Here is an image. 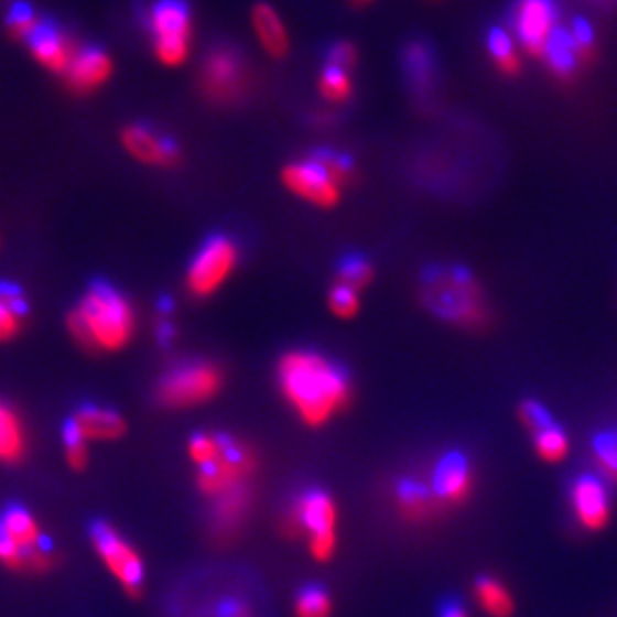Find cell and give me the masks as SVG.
I'll return each instance as SVG.
<instances>
[{"label":"cell","instance_id":"obj_1","mask_svg":"<svg viewBox=\"0 0 617 617\" xmlns=\"http://www.w3.org/2000/svg\"><path fill=\"white\" fill-rule=\"evenodd\" d=\"M277 383L289 408L307 427H325L349 405L351 379L342 365L311 349L285 353L277 365Z\"/></svg>","mask_w":617,"mask_h":617},{"label":"cell","instance_id":"obj_2","mask_svg":"<svg viewBox=\"0 0 617 617\" xmlns=\"http://www.w3.org/2000/svg\"><path fill=\"white\" fill-rule=\"evenodd\" d=\"M68 331L85 349L119 353L134 337L137 313L119 289L99 281L71 311Z\"/></svg>","mask_w":617,"mask_h":617},{"label":"cell","instance_id":"obj_3","mask_svg":"<svg viewBox=\"0 0 617 617\" xmlns=\"http://www.w3.org/2000/svg\"><path fill=\"white\" fill-rule=\"evenodd\" d=\"M421 299L440 320L475 329L489 320L484 286L463 264H435L421 279Z\"/></svg>","mask_w":617,"mask_h":617},{"label":"cell","instance_id":"obj_4","mask_svg":"<svg viewBox=\"0 0 617 617\" xmlns=\"http://www.w3.org/2000/svg\"><path fill=\"white\" fill-rule=\"evenodd\" d=\"M339 511L323 489H307L297 497L289 518L291 535H307L308 553L315 562L327 563L337 553Z\"/></svg>","mask_w":617,"mask_h":617},{"label":"cell","instance_id":"obj_5","mask_svg":"<svg viewBox=\"0 0 617 617\" xmlns=\"http://www.w3.org/2000/svg\"><path fill=\"white\" fill-rule=\"evenodd\" d=\"M225 377L213 361H187L169 369L154 396L166 409L201 408L219 396Z\"/></svg>","mask_w":617,"mask_h":617},{"label":"cell","instance_id":"obj_6","mask_svg":"<svg viewBox=\"0 0 617 617\" xmlns=\"http://www.w3.org/2000/svg\"><path fill=\"white\" fill-rule=\"evenodd\" d=\"M154 56L165 66L187 63L193 39V17L187 0H154L147 14Z\"/></svg>","mask_w":617,"mask_h":617},{"label":"cell","instance_id":"obj_7","mask_svg":"<svg viewBox=\"0 0 617 617\" xmlns=\"http://www.w3.org/2000/svg\"><path fill=\"white\" fill-rule=\"evenodd\" d=\"M239 245L229 235H210L188 263L185 285L193 297L207 299L231 279L239 264Z\"/></svg>","mask_w":617,"mask_h":617},{"label":"cell","instance_id":"obj_8","mask_svg":"<svg viewBox=\"0 0 617 617\" xmlns=\"http://www.w3.org/2000/svg\"><path fill=\"white\" fill-rule=\"evenodd\" d=\"M90 543L125 594L139 597L144 585V562L131 541L107 521H97L90 528Z\"/></svg>","mask_w":617,"mask_h":617},{"label":"cell","instance_id":"obj_9","mask_svg":"<svg viewBox=\"0 0 617 617\" xmlns=\"http://www.w3.org/2000/svg\"><path fill=\"white\" fill-rule=\"evenodd\" d=\"M255 469H257V455L241 441L227 437L219 459L207 469L198 472V489L203 496L219 499L235 489L247 487V481L255 474Z\"/></svg>","mask_w":617,"mask_h":617},{"label":"cell","instance_id":"obj_10","mask_svg":"<svg viewBox=\"0 0 617 617\" xmlns=\"http://www.w3.org/2000/svg\"><path fill=\"white\" fill-rule=\"evenodd\" d=\"M247 66L237 48L219 44L205 56L201 66V88L213 102L241 99L247 88Z\"/></svg>","mask_w":617,"mask_h":617},{"label":"cell","instance_id":"obj_11","mask_svg":"<svg viewBox=\"0 0 617 617\" xmlns=\"http://www.w3.org/2000/svg\"><path fill=\"white\" fill-rule=\"evenodd\" d=\"M281 178L295 197L317 209H333L342 201L343 187L313 156L286 165Z\"/></svg>","mask_w":617,"mask_h":617},{"label":"cell","instance_id":"obj_12","mask_svg":"<svg viewBox=\"0 0 617 617\" xmlns=\"http://www.w3.org/2000/svg\"><path fill=\"white\" fill-rule=\"evenodd\" d=\"M513 26L519 43L529 55L543 56L558 26V7L553 0H518Z\"/></svg>","mask_w":617,"mask_h":617},{"label":"cell","instance_id":"obj_13","mask_svg":"<svg viewBox=\"0 0 617 617\" xmlns=\"http://www.w3.org/2000/svg\"><path fill=\"white\" fill-rule=\"evenodd\" d=\"M570 501H572L575 519L587 531H599L609 523L611 497H609V489L602 477L594 474L575 477L570 487Z\"/></svg>","mask_w":617,"mask_h":617},{"label":"cell","instance_id":"obj_14","mask_svg":"<svg viewBox=\"0 0 617 617\" xmlns=\"http://www.w3.org/2000/svg\"><path fill=\"white\" fill-rule=\"evenodd\" d=\"M122 147L143 165L173 169L181 163V149L171 137H161L153 127L134 122L121 132Z\"/></svg>","mask_w":617,"mask_h":617},{"label":"cell","instance_id":"obj_15","mask_svg":"<svg viewBox=\"0 0 617 617\" xmlns=\"http://www.w3.org/2000/svg\"><path fill=\"white\" fill-rule=\"evenodd\" d=\"M431 489L441 506H459L467 501L474 489V469L469 457L459 452L445 453L435 465Z\"/></svg>","mask_w":617,"mask_h":617},{"label":"cell","instance_id":"obj_16","mask_svg":"<svg viewBox=\"0 0 617 617\" xmlns=\"http://www.w3.org/2000/svg\"><path fill=\"white\" fill-rule=\"evenodd\" d=\"M112 58L102 48L87 46L73 56L66 68V83L80 95L93 93L102 87L112 75Z\"/></svg>","mask_w":617,"mask_h":617},{"label":"cell","instance_id":"obj_17","mask_svg":"<svg viewBox=\"0 0 617 617\" xmlns=\"http://www.w3.org/2000/svg\"><path fill=\"white\" fill-rule=\"evenodd\" d=\"M29 46L34 58L46 71H53L58 75L66 73L73 56L77 55L68 36L61 29H56L53 22L41 21V24L34 29V33L29 36Z\"/></svg>","mask_w":617,"mask_h":617},{"label":"cell","instance_id":"obj_18","mask_svg":"<svg viewBox=\"0 0 617 617\" xmlns=\"http://www.w3.org/2000/svg\"><path fill=\"white\" fill-rule=\"evenodd\" d=\"M87 443L117 441L127 433V419L119 411L99 405H85L68 421Z\"/></svg>","mask_w":617,"mask_h":617},{"label":"cell","instance_id":"obj_19","mask_svg":"<svg viewBox=\"0 0 617 617\" xmlns=\"http://www.w3.org/2000/svg\"><path fill=\"white\" fill-rule=\"evenodd\" d=\"M251 17H253L255 34L264 51L275 58H283L289 53V34L279 12L271 4L259 2L255 4Z\"/></svg>","mask_w":617,"mask_h":617},{"label":"cell","instance_id":"obj_20","mask_svg":"<svg viewBox=\"0 0 617 617\" xmlns=\"http://www.w3.org/2000/svg\"><path fill=\"white\" fill-rule=\"evenodd\" d=\"M396 504L401 516L411 521L430 518L441 507L431 485H423L415 479H403L397 484Z\"/></svg>","mask_w":617,"mask_h":617},{"label":"cell","instance_id":"obj_21","mask_svg":"<svg viewBox=\"0 0 617 617\" xmlns=\"http://www.w3.org/2000/svg\"><path fill=\"white\" fill-rule=\"evenodd\" d=\"M26 430L19 413L0 401V463L21 462L26 453Z\"/></svg>","mask_w":617,"mask_h":617},{"label":"cell","instance_id":"obj_22","mask_svg":"<svg viewBox=\"0 0 617 617\" xmlns=\"http://www.w3.org/2000/svg\"><path fill=\"white\" fill-rule=\"evenodd\" d=\"M29 313L21 289L11 283H0V343L11 342L22 329Z\"/></svg>","mask_w":617,"mask_h":617},{"label":"cell","instance_id":"obj_23","mask_svg":"<svg viewBox=\"0 0 617 617\" xmlns=\"http://www.w3.org/2000/svg\"><path fill=\"white\" fill-rule=\"evenodd\" d=\"M475 602L489 617H511L516 611L513 595L504 582L491 575H484L475 582Z\"/></svg>","mask_w":617,"mask_h":617},{"label":"cell","instance_id":"obj_24","mask_svg":"<svg viewBox=\"0 0 617 617\" xmlns=\"http://www.w3.org/2000/svg\"><path fill=\"white\" fill-rule=\"evenodd\" d=\"M543 58L548 61V66L558 77L567 78L572 75L575 66L580 63V58H577V53H575L570 31L560 29L555 33V36L551 39V43L548 44L545 53H543Z\"/></svg>","mask_w":617,"mask_h":617},{"label":"cell","instance_id":"obj_25","mask_svg":"<svg viewBox=\"0 0 617 617\" xmlns=\"http://www.w3.org/2000/svg\"><path fill=\"white\" fill-rule=\"evenodd\" d=\"M215 501H217V506H215V523H217V528L223 533H229V531H232V529L241 523L251 499H249L247 487H241V489H235L231 494H225V496L215 499Z\"/></svg>","mask_w":617,"mask_h":617},{"label":"cell","instance_id":"obj_26","mask_svg":"<svg viewBox=\"0 0 617 617\" xmlns=\"http://www.w3.org/2000/svg\"><path fill=\"white\" fill-rule=\"evenodd\" d=\"M533 447L543 462L560 463L570 453V437L555 421L550 427L533 433Z\"/></svg>","mask_w":617,"mask_h":617},{"label":"cell","instance_id":"obj_27","mask_svg":"<svg viewBox=\"0 0 617 617\" xmlns=\"http://www.w3.org/2000/svg\"><path fill=\"white\" fill-rule=\"evenodd\" d=\"M225 441L227 435H219V433H205V431L195 433L187 443L188 459L197 465L198 472L207 469L219 459L220 453L225 450Z\"/></svg>","mask_w":617,"mask_h":617},{"label":"cell","instance_id":"obj_28","mask_svg":"<svg viewBox=\"0 0 617 617\" xmlns=\"http://www.w3.org/2000/svg\"><path fill=\"white\" fill-rule=\"evenodd\" d=\"M487 48H489V55L494 58L497 68H499L504 75H518L521 61H519L516 43H513V39L507 34V31H504V29H494V31L489 33V36H487Z\"/></svg>","mask_w":617,"mask_h":617},{"label":"cell","instance_id":"obj_29","mask_svg":"<svg viewBox=\"0 0 617 617\" xmlns=\"http://www.w3.org/2000/svg\"><path fill=\"white\" fill-rule=\"evenodd\" d=\"M374 264L364 259L361 255H349L345 257L339 269H337V285L349 286L353 291L361 293L365 286L371 285L374 281Z\"/></svg>","mask_w":617,"mask_h":617},{"label":"cell","instance_id":"obj_30","mask_svg":"<svg viewBox=\"0 0 617 617\" xmlns=\"http://www.w3.org/2000/svg\"><path fill=\"white\" fill-rule=\"evenodd\" d=\"M333 599L321 585H305L295 597V617H331Z\"/></svg>","mask_w":617,"mask_h":617},{"label":"cell","instance_id":"obj_31","mask_svg":"<svg viewBox=\"0 0 617 617\" xmlns=\"http://www.w3.org/2000/svg\"><path fill=\"white\" fill-rule=\"evenodd\" d=\"M321 95L329 102H345L353 95V83L349 71H343L339 66L325 65L320 78Z\"/></svg>","mask_w":617,"mask_h":617},{"label":"cell","instance_id":"obj_32","mask_svg":"<svg viewBox=\"0 0 617 617\" xmlns=\"http://www.w3.org/2000/svg\"><path fill=\"white\" fill-rule=\"evenodd\" d=\"M409 77L418 87H427L433 77V55L425 43H411L405 51Z\"/></svg>","mask_w":617,"mask_h":617},{"label":"cell","instance_id":"obj_33","mask_svg":"<svg viewBox=\"0 0 617 617\" xmlns=\"http://www.w3.org/2000/svg\"><path fill=\"white\" fill-rule=\"evenodd\" d=\"M592 447L599 469L617 481V427L595 433Z\"/></svg>","mask_w":617,"mask_h":617},{"label":"cell","instance_id":"obj_34","mask_svg":"<svg viewBox=\"0 0 617 617\" xmlns=\"http://www.w3.org/2000/svg\"><path fill=\"white\" fill-rule=\"evenodd\" d=\"M361 293L353 291L349 286L335 285L331 286L329 295H327V307L337 320H353L359 308H361Z\"/></svg>","mask_w":617,"mask_h":617},{"label":"cell","instance_id":"obj_35","mask_svg":"<svg viewBox=\"0 0 617 617\" xmlns=\"http://www.w3.org/2000/svg\"><path fill=\"white\" fill-rule=\"evenodd\" d=\"M311 156L337 181L339 187L351 185L353 178H355V166H353L349 156L335 153V151H317V153H313Z\"/></svg>","mask_w":617,"mask_h":617},{"label":"cell","instance_id":"obj_36","mask_svg":"<svg viewBox=\"0 0 617 617\" xmlns=\"http://www.w3.org/2000/svg\"><path fill=\"white\" fill-rule=\"evenodd\" d=\"M41 24V19L34 14L33 9L29 4H14L9 17H7V29L14 39H24L29 41V36L34 33V29Z\"/></svg>","mask_w":617,"mask_h":617},{"label":"cell","instance_id":"obj_37","mask_svg":"<svg viewBox=\"0 0 617 617\" xmlns=\"http://www.w3.org/2000/svg\"><path fill=\"white\" fill-rule=\"evenodd\" d=\"M63 443H65L66 463L73 469H85L88 465V445L87 441L78 435V431L66 421L65 431H63Z\"/></svg>","mask_w":617,"mask_h":617},{"label":"cell","instance_id":"obj_38","mask_svg":"<svg viewBox=\"0 0 617 617\" xmlns=\"http://www.w3.org/2000/svg\"><path fill=\"white\" fill-rule=\"evenodd\" d=\"M519 419L531 433H538V431L550 427L551 423H555V418L551 415L550 409L538 399H528L519 405Z\"/></svg>","mask_w":617,"mask_h":617},{"label":"cell","instance_id":"obj_39","mask_svg":"<svg viewBox=\"0 0 617 617\" xmlns=\"http://www.w3.org/2000/svg\"><path fill=\"white\" fill-rule=\"evenodd\" d=\"M0 563L14 572H29V558L24 551L19 550L11 538L4 533L0 526Z\"/></svg>","mask_w":617,"mask_h":617},{"label":"cell","instance_id":"obj_40","mask_svg":"<svg viewBox=\"0 0 617 617\" xmlns=\"http://www.w3.org/2000/svg\"><path fill=\"white\" fill-rule=\"evenodd\" d=\"M570 36H572L573 46L580 61H587L589 56L594 55V31L592 26L585 21L573 22L570 29Z\"/></svg>","mask_w":617,"mask_h":617},{"label":"cell","instance_id":"obj_41","mask_svg":"<svg viewBox=\"0 0 617 617\" xmlns=\"http://www.w3.org/2000/svg\"><path fill=\"white\" fill-rule=\"evenodd\" d=\"M357 63V51L351 43H337L331 46L329 56H327V65L339 66L343 71H351Z\"/></svg>","mask_w":617,"mask_h":617},{"label":"cell","instance_id":"obj_42","mask_svg":"<svg viewBox=\"0 0 617 617\" xmlns=\"http://www.w3.org/2000/svg\"><path fill=\"white\" fill-rule=\"evenodd\" d=\"M441 617H469V616H467V611L463 609V606H459L457 602H452V604H447V606H443V609H441Z\"/></svg>","mask_w":617,"mask_h":617},{"label":"cell","instance_id":"obj_43","mask_svg":"<svg viewBox=\"0 0 617 617\" xmlns=\"http://www.w3.org/2000/svg\"><path fill=\"white\" fill-rule=\"evenodd\" d=\"M374 0H351L353 7H367V4H371Z\"/></svg>","mask_w":617,"mask_h":617}]
</instances>
